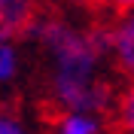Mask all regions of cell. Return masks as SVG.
<instances>
[{"label": "cell", "instance_id": "6da1fadb", "mask_svg": "<svg viewBox=\"0 0 134 134\" xmlns=\"http://www.w3.org/2000/svg\"><path fill=\"white\" fill-rule=\"evenodd\" d=\"M37 43L49 58V100L61 113H98L116 98L100 79V64L110 55V31L76 27L64 18H43L34 25Z\"/></svg>", "mask_w": 134, "mask_h": 134}, {"label": "cell", "instance_id": "ba28073f", "mask_svg": "<svg viewBox=\"0 0 134 134\" xmlns=\"http://www.w3.org/2000/svg\"><path fill=\"white\" fill-rule=\"evenodd\" d=\"M116 9H122V12H134V0H110Z\"/></svg>", "mask_w": 134, "mask_h": 134}, {"label": "cell", "instance_id": "277c9868", "mask_svg": "<svg viewBox=\"0 0 134 134\" xmlns=\"http://www.w3.org/2000/svg\"><path fill=\"white\" fill-rule=\"evenodd\" d=\"M52 134H104V116L98 113H58Z\"/></svg>", "mask_w": 134, "mask_h": 134}, {"label": "cell", "instance_id": "3957f363", "mask_svg": "<svg viewBox=\"0 0 134 134\" xmlns=\"http://www.w3.org/2000/svg\"><path fill=\"white\" fill-rule=\"evenodd\" d=\"M34 0H0V43L15 34L34 31Z\"/></svg>", "mask_w": 134, "mask_h": 134}, {"label": "cell", "instance_id": "8992f818", "mask_svg": "<svg viewBox=\"0 0 134 134\" xmlns=\"http://www.w3.org/2000/svg\"><path fill=\"white\" fill-rule=\"evenodd\" d=\"M18 49L12 46V40H3L0 43V85L12 82L18 76Z\"/></svg>", "mask_w": 134, "mask_h": 134}, {"label": "cell", "instance_id": "52a82bcc", "mask_svg": "<svg viewBox=\"0 0 134 134\" xmlns=\"http://www.w3.org/2000/svg\"><path fill=\"white\" fill-rule=\"evenodd\" d=\"M0 134H31V128L25 125V119L15 110L0 107Z\"/></svg>", "mask_w": 134, "mask_h": 134}, {"label": "cell", "instance_id": "5b68a950", "mask_svg": "<svg viewBox=\"0 0 134 134\" xmlns=\"http://www.w3.org/2000/svg\"><path fill=\"white\" fill-rule=\"evenodd\" d=\"M113 128L116 134H134V82H128L113 104Z\"/></svg>", "mask_w": 134, "mask_h": 134}, {"label": "cell", "instance_id": "9c48e42d", "mask_svg": "<svg viewBox=\"0 0 134 134\" xmlns=\"http://www.w3.org/2000/svg\"><path fill=\"white\" fill-rule=\"evenodd\" d=\"M76 3H85V6H92V3H104V0H76Z\"/></svg>", "mask_w": 134, "mask_h": 134}, {"label": "cell", "instance_id": "7a4b0ae2", "mask_svg": "<svg viewBox=\"0 0 134 134\" xmlns=\"http://www.w3.org/2000/svg\"><path fill=\"white\" fill-rule=\"evenodd\" d=\"M110 58L119 73L134 82V12H122L110 27Z\"/></svg>", "mask_w": 134, "mask_h": 134}]
</instances>
